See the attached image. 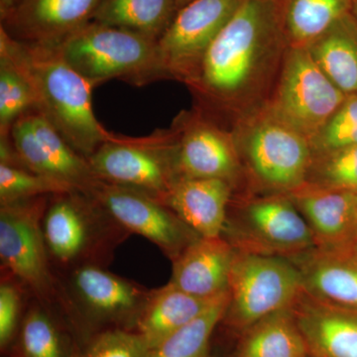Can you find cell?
Instances as JSON below:
<instances>
[{"label": "cell", "mask_w": 357, "mask_h": 357, "mask_svg": "<svg viewBox=\"0 0 357 357\" xmlns=\"http://www.w3.org/2000/svg\"><path fill=\"white\" fill-rule=\"evenodd\" d=\"M288 45L276 0H244L211 45L188 88L201 112H241L260 98Z\"/></svg>", "instance_id": "obj_1"}, {"label": "cell", "mask_w": 357, "mask_h": 357, "mask_svg": "<svg viewBox=\"0 0 357 357\" xmlns=\"http://www.w3.org/2000/svg\"><path fill=\"white\" fill-rule=\"evenodd\" d=\"M0 52L13 59L31 84L36 110L75 151L88 159L112 134L96 119L93 86L56 49L20 43L0 29Z\"/></svg>", "instance_id": "obj_2"}, {"label": "cell", "mask_w": 357, "mask_h": 357, "mask_svg": "<svg viewBox=\"0 0 357 357\" xmlns=\"http://www.w3.org/2000/svg\"><path fill=\"white\" fill-rule=\"evenodd\" d=\"M56 50L93 89L110 79L135 86L170 79L158 42L121 28L91 21Z\"/></svg>", "instance_id": "obj_3"}, {"label": "cell", "mask_w": 357, "mask_h": 357, "mask_svg": "<svg viewBox=\"0 0 357 357\" xmlns=\"http://www.w3.org/2000/svg\"><path fill=\"white\" fill-rule=\"evenodd\" d=\"M42 225L52 266L65 272L89 264L107 267L130 236L95 198L77 191L52 195Z\"/></svg>", "instance_id": "obj_4"}, {"label": "cell", "mask_w": 357, "mask_h": 357, "mask_svg": "<svg viewBox=\"0 0 357 357\" xmlns=\"http://www.w3.org/2000/svg\"><path fill=\"white\" fill-rule=\"evenodd\" d=\"M250 119L244 132L232 137L257 192L288 195L305 185L312 161L310 140L265 107Z\"/></svg>", "instance_id": "obj_5"}, {"label": "cell", "mask_w": 357, "mask_h": 357, "mask_svg": "<svg viewBox=\"0 0 357 357\" xmlns=\"http://www.w3.org/2000/svg\"><path fill=\"white\" fill-rule=\"evenodd\" d=\"M236 250L292 258L314 248V239L288 195L234 194L222 234Z\"/></svg>", "instance_id": "obj_6"}, {"label": "cell", "mask_w": 357, "mask_h": 357, "mask_svg": "<svg viewBox=\"0 0 357 357\" xmlns=\"http://www.w3.org/2000/svg\"><path fill=\"white\" fill-rule=\"evenodd\" d=\"M302 291L299 269L288 258L236 250L222 323L239 335L265 317L292 306Z\"/></svg>", "instance_id": "obj_7"}, {"label": "cell", "mask_w": 357, "mask_h": 357, "mask_svg": "<svg viewBox=\"0 0 357 357\" xmlns=\"http://www.w3.org/2000/svg\"><path fill=\"white\" fill-rule=\"evenodd\" d=\"M88 161L102 182L130 188L163 204L180 180L171 129L139 138L112 134Z\"/></svg>", "instance_id": "obj_8"}, {"label": "cell", "mask_w": 357, "mask_h": 357, "mask_svg": "<svg viewBox=\"0 0 357 357\" xmlns=\"http://www.w3.org/2000/svg\"><path fill=\"white\" fill-rule=\"evenodd\" d=\"M50 197L0 204L2 272L45 306L59 297L58 279L52 271L42 225Z\"/></svg>", "instance_id": "obj_9"}, {"label": "cell", "mask_w": 357, "mask_h": 357, "mask_svg": "<svg viewBox=\"0 0 357 357\" xmlns=\"http://www.w3.org/2000/svg\"><path fill=\"white\" fill-rule=\"evenodd\" d=\"M66 273V286L58 284V301L75 321L102 331H134L152 290L100 265H83Z\"/></svg>", "instance_id": "obj_10"}, {"label": "cell", "mask_w": 357, "mask_h": 357, "mask_svg": "<svg viewBox=\"0 0 357 357\" xmlns=\"http://www.w3.org/2000/svg\"><path fill=\"white\" fill-rule=\"evenodd\" d=\"M347 96L319 69L307 48L288 47L274 95L265 109L311 142Z\"/></svg>", "instance_id": "obj_11"}, {"label": "cell", "mask_w": 357, "mask_h": 357, "mask_svg": "<svg viewBox=\"0 0 357 357\" xmlns=\"http://www.w3.org/2000/svg\"><path fill=\"white\" fill-rule=\"evenodd\" d=\"M244 0H192L178 9L158 41L169 79L190 86L211 45Z\"/></svg>", "instance_id": "obj_12"}, {"label": "cell", "mask_w": 357, "mask_h": 357, "mask_svg": "<svg viewBox=\"0 0 357 357\" xmlns=\"http://www.w3.org/2000/svg\"><path fill=\"white\" fill-rule=\"evenodd\" d=\"M9 138L23 165L33 173L89 196L102 182L88 159L75 151L38 110H30L14 122Z\"/></svg>", "instance_id": "obj_13"}, {"label": "cell", "mask_w": 357, "mask_h": 357, "mask_svg": "<svg viewBox=\"0 0 357 357\" xmlns=\"http://www.w3.org/2000/svg\"><path fill=\"white\" fill-rule=\"evenodd\" d=\"M91 197L126 231L145 237L172 262L201 236L166 204L130 188L102 182Z\"/></svg>", "instance_id": "obj_14"}, {"label": "cell", "mask_w": 357, "mask_h": 357, "mask_svg": "<svg viewBox=\"0 0 357 357\" xmlns=\"http://www.w3.org/2000/svg\"><path fill=\"white\" fill-rule=\"evenodd\" d=\"M181 178H220L236 187L243 176L234 137L202 112L180 117L170 128Z\"/></svg>", "instance_id": "obj_15"}, {"label": "cell", "mask_w": 357, "mask_h": 357, "mask_svg": "<svg viewBox=\"0 0 357 357\" xmlns=\"http://www.w3.org/2000/svg\"><path fill=\"white\" fill-rule=\"evenodd\" d=\"M100 0H21L0 15V29L20 43L56 49L93 20Z\"/></svg>", "instance_id": "obj_16"}, {"label": "cell", "mask_w": 357, "mask_h": 357, "mask_svg": "<svg viewBox=\"0 0 357 357\" xmlns=\"http://www.w3.org/2000/svg\"><path fill=\"white\" fill-rule=\"evenodd\" d=\"M299 269L303 291L333 306L357 311V248H312L288 258Z\"/></svg>", "instance_id": "obj_17"}, {"label": "cell", "mask_w": 357, "mask_h": 357, "mask_svg": "<svg viewBox=\"0 0 357 357\" xmlns=\"http://www.w3.org/2000/svg\"><path fill=\"white\" fill-rule=\"evenodd\" d=\"M292 310L307 357H357V311L321 302L304 291Z\"/></svg>", "instance_id": "obj_18"}, {"label": "cell", "mask_w": 357, "mask_h": 357, "mask_svg": "<svg viewBox=\"0 0 357 357\" xmlns=\"http://www.w3.org/2000/svg\"><path fill=\"white\" fill-rule=\"evenodd\" d=\"M236 249L222 236H199L174 260L169 284L204 299L229 293Z\"/></svg>", "instance_id": "obj_19"}, {"label": "cell", "mask_w": 357, "mask_h": 357, "mask_svg": "<svg viewBox=\"0 0 357 357\" xmlns=\"http://www.w3.org/2000/svg\"><path fill=\"white\" fill-rule=\"evenodd\" d=\"M288 197L311 230L314 248H335L354 243L357 236L356 192L303 185Z\"/></svg>", "instance_id": "obj_20"}, {"label": "cell", "mask_w": 357, "mask_h": 357, "mask_svg": "<svg viewBox=\"0 0 357 357\" xmlns=\"http://www.w3.org/2000/svg\"><path fill=\"white\" fill-rule=\"evenodd\" d=\"M234 190L220 178H181L164 204L199 236H222Z\"/></svg>", "instance_id": "obj_21"}, {"label": "cell", "mask_w": 357, "mask_h": 357, "mask_svg": "<svg viewBox=\"0 0 357 357\" xmlns=\"http://www.w3.org/2000/svg\"><path fill=\"white\" fill-rule=\"evenodd\" d=\"M222 297L217 299L195 297L169 283L163 287L153 289L134 332L142 337L150 349H153L167 337L198 318Z\"/></svg>", "instance_id": "obj_22"}, {"label": "cell", "mask_w": 357, "mask_h": 357, "mask_svg": "<svg viewBox=\"0 0 357 357\" xmlns=\"http://www.w3.org/2000/svg\"><path fill=\"white\" fill-rule=\"evenodd\" d=\"M305 48L342 93H357V23L351 13Z\"/></svg>", "instance_id": "obj_23"}, {"label": "cell", "mask_w": 357, "mask_h": 357, "mask_svg": "<svg viewBox=\"0 0 357 357\" xmlns=\"http://www.w3.org/2000/svg\"><path fill=\"white\" fill-rule=\"evenodd\" d=\"M237 337L230 357H307L292 306L265 317Z\"/></svg>", "instance_id": "obj_24"}, {"label": "cell", "mask_w": 357, "mask_h": 357, "mask_svg": "<svg viewBox=\"0 0 357 357\" xmlns=\"http://www.w3.org/2000/svg\"><path fill=\"white\" fill-rule=\"evenodd\" d=\"M288 47H307L351 13L352 0H276Z\"/></svg>", "instance_id": "obj_25"}, {"label": "cell", "mask_w": 357, "mask_h": 357, "mask_svg": "<svg viewBox=\"0 0 357 357\" xmlns=\"http://www.w3.org/2000/svg\"><path fill=\"white\" fill-rule=\"evenodd\" d=\"M178 11L176 0H100L91 22L158 42Z\"/></svg>", "instance_id": "obj_26"}, {"label": "cell", "mask_w": 357, "mask_h": 357, "mask_svg": "<svg viewBox=\"0 0 357 357\" xmlns=\"http://www.w3.org/2000/svg\"><path fill=\"white\" fill-rule=\"evenodd\" d=\"M45 305H33L21 321L11 354L13 357H79Z\"/></svg>", "instance_id": "obj_27"}, {"label": "cell", "mask_w": 357, "mask_h": 357, "mask_svg": "<svg viewBox=\"0 0 357 357\" xmlns=\"http://www.w3.org/2000/svg\"><path fill=\"white\" fill-rule=\"evenodd\" d=\"M229 304V293L222 296L198 318L151 349L150 357H208L211 335L222 323Z\"/></svg>", "instance_id": "obj_28"}, {"label": "cell", "mask_w": 357, "mask_h": 357, "mask_svg": "<svg viewBox=\"0 0 357 357\" xmlns=\"http://www.w3.org/2000/svg\"><path fill=\"white\" fill-rule=\"evenodd\" d=\"M36 109L29 81L13 59L0 52V137H8L14 122Z\"/></svg>", "instance_id": "obj_29"}, {"label": "cell", "mask_w": 357, "mask_h": 357, "mask_svg": "<svg viewBox=\"0 0 357 357\" xmlns=\"http://www.w3.org/2000/svg\"><path fill=\"white\" fill-rule=\"evenodd\" d=\"M305 185L331 191L357 192V144L314 155Z\"/></svg>", "instance_id": "obj_30"}, {"label": "cell", "mask_w": 357, "mask_h": 357, "mask_svg": "<svg viewBox=\"0 0 357 357\" xmlns=\"http://www.w3.org/2000/svg\"><path fill=\"white\" fill-rule=\"evenodd\" d=\"M70 192L74 190L53 178L0 164V204Z\"/></svg>", "instance_id": "obj_31"}, {"label": "cell", "mask_w": 357, "mask_h": 357, "mask_svg": "<svg viewBox=\"0 0 357 357\" xmlns=\"http://www.w3.org/2000/svg\"><path fill=\"white\" fill-rule=\"evenodd\" d=\"M357 144V93L347 96L340 109L312 138V156Z\"/></svg>", "instance_id": "obj_32"}, {"label": "cell", "mask_w": 357, "mask_h": 357, "mask_svg": "<svg viewBox=\"0 0 357 357\" xmlns=\"http://www.w3.org/2000/svg\"><path fill=\"white\" fill-rule=\"evenodd\" d=\"M150 352L145 340L134 331L109 328L96 333L79 357H150Z\"/></svg>", "instance_id": "obj_33"}, {"label": "cell", "mask_w": 357, "mask_h": 357, "mask_svg": "<svg viewBox=\"0 0 357 357\" xmlns=\"http://www.w3.org/2000/svg\"><path fill=\"white\" fill-rule=\"evenodd\" d=\"M21 285L9 277H2L0 284V347L6 351L13 345L21 321Z\"/></svg>", "instance_id": "obj_34"}, {"label": "cell", "mask_w": 357, "mask_h": 357, "mask_svg": "<svg viewBox=\"0 0 357 357\" xmlns=\"http://www.w3.org/2000/svg\"><path fill=\"white\" fill-rule=\"evenodd\" d=\"M21 0H0V15L13 8Z\"/></svg>", "instance_id": "obj_35"}, {"label": "cell", "mask_w": 357, "mask_h": 357, "mask_svg": "<svg viewBox=\"0 0 357 357\" xmlns=\"http://www.w3.org/2000/svg\"><path fill=\"white\" fill-rule=\"evenodd\" d=\"M351 13L357 23V0H352Z\"/></svg>", "instance_id": "obj_36"}, {"label": "cell", "mask_w": 357, "mask_h": 357, "mask_svg": "<svg viewBox=\"0 0 357 357\" xmlns=\"http://www.w3.org/2000/svg\"><path fill=\"white\" fill-rule=\"evenodd\" d=\"M176 1H177V6L178 9L181 8V7L185 6V4L189 3V2L192 1V0H176Z\"/></svg>", "instance_id": "obj_37"}, {"label": "cell", "mask_w": 357, "mask_h": 357, "mask_svg": "<svg viewBox=\"0 0 357 357\" xmlns=\"http://www.w3.org/2000/svg\"><path fill=\"white\" fill-rule=\"evenodd\" d=\"M354 208H356V218L357 222V192H356V197H354Z\"/></svg>", "instance_id": "obj_38"}, {"label": "cell", "mask_w": 357, "mask_h": 357, "mask_svg": "<svg viewBox=\"0 0 357 357\" xmlns=\"http://www.w3.org/2000/svg\"><path fill=\"white\" fill-rule=\"evenodd\" d=\"M354 245H356V248H357V236L356 238V241H354Z\"/></svg>", "instance_id": "obj_39"}, {"label": "cell", "mask_w": 357, "mask_h": 357, "mask_svg": "<svg viewBox=\"0 0 357 357\" xmlns=\"http://www.w3.org/2000/svg\"><path fill=\"white\" fill-rule=\"evenodd\" d=\"M208 357H213V356H208Z\"/></svg>", "instance_id": "obj_40"}]
</instances>
